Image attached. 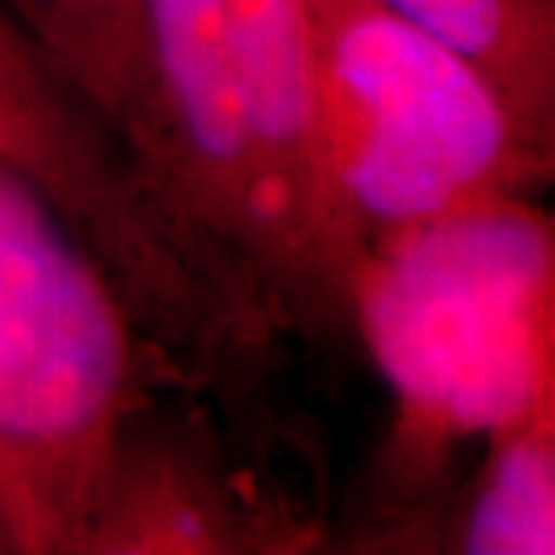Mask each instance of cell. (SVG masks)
Wrapping results in <instances>:
<instances>
[{
    "instance_id": "cell-1",
    "label": "cell",
    "mask_w": 555,
    "mask_h": 555,
    "mask_svg": "<svg viewBox=\"0 0 555 555\" xmlns=\"http://www.w3.org/2000/svg\"><path fill=\"white\" fill-rule=\"evenodd\" d=\"M144 198L238 325L350 347L364 260L318 130L307 0H144Z\"/></svg>"
},
{
    "instance_id": "cell-2",
    "label": "cell",
    "mask_w": 555,
    "mask_h": 555,
    "mask_svg": "<svg viewBox=\"0 0 555 555\" xmlns=\"http://www.w3.org/2000/svg\"><path fill=\"white\" fill-rule=\"evenodd\" d=\"M353 336L397 397V513L364 538L372 548L437 502L451 448L555 408L552 214L538 195H502L369 246Z\"/></svg>"
},
{
    "instance_id": "cell-3",
    "label": "cell",
    "mask_w": 555,
    "mask_h": 555,
    "mask_svg": "<svg viewBox=\"0 0 555 555\" xmlns=\"http://www.w3.org/2000/svg\"><path fill=\"white\" fill-rule=\"evenodd\" d=\"M155 369L102 263L0 163V555H83L124 422L177 379Z\"/></svg>"
},
{
    "instance_id": "cell-4",
    "label": "cell",
    "mask_w": 555,
    "mask_h": 555,
    "mask_svg": "<svg viewBox=\"0 0 555 555\" xmlns=\"http://www.w3.org/2000/svg\"><path fill=\"white\" fill-rule=\"evenodd\" d=\"M321 155L361 246L502 195H541L530 138L473 59L383 0H307Z\"/></svg>"
},
{
    "instance_id": "cell-5",
    "label": "cell",
    "mask_w": 555,
    "mask_h": 555,
    "mask_svg": "<svg viewBox=\"0 0 555 555\" xmlns=\"http://www.w3.org/2000/svg\"><path fill=\"white\" fill-rule=\"evenodd\" d=\"M318 530L231 459L198 408H159L155 390L119 433L83 555L307 552Z\"/></svg>"
},
{
    "instance_id": "cell-6",
    "label": "cell",
    "mask_w": 555,
    "mask_h": 555,
    "mask_svg": "<svg viewBox=\"0 0 555 555\" xmlns=\"http://www.w3.org/2000/svg\"><path fill=\"white\" fill-rule=\"evenodd\" d=\"M476 476L433 527L412 541V552L454 555H552L555 552V408L530 415L494 437Z\"/></svg>"
},
{
    "instance_id": "cell-7",
    "label": "cell",
    "mask_w": 555,
    "mask_h": 555,
    "mask_svg": "<svg viewBox=\"0 0 555 555\" xmlns=\"http://www.w3.org/2000/svg\"><path fill=\"white\" fill-rule=\"evenodd\" d=\"M54 73L119 141L127 159L149 127L144 0H0Z\"/></svg>"
},
{
    "instance_id": "cell-8",
    "label": "cell",
    "mask_w": 555,
    "mask_h": 555,
    "mask_svg": "<svg viewBox=\"0 0 555 555\" xmlns=\"http://www.w3.org/2000/svg\"><path fill=\"white\" fill-rule=\"evenodd\" d=\"M502 87L530 138L555 149V0H383Z\"/></svg>"
}]
</instances>
